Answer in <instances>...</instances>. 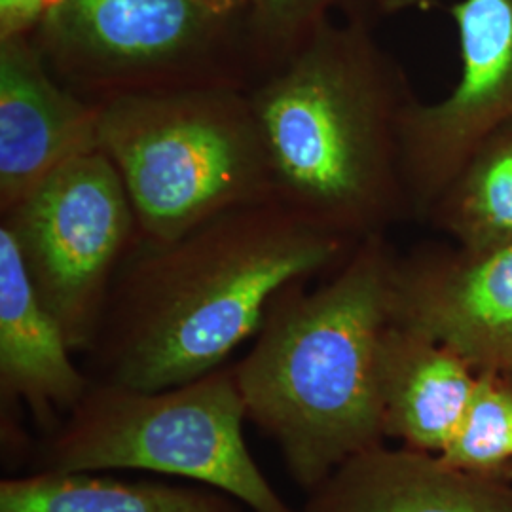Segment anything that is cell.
Instances as JSON below:
<instances>
[{
    "label": "cell",
    "instance_id": "cell-4",
    "mask_svg": "<svg viewBox=\"0 0 512 512\" xmlns=\"http://www.w3.org/2000/svg\"><path fill=\"white\" fill-rule=\"evenodd\" d=\"M97 147L118 169L139 234L179 238L226 211L274 202L247 90L139 93L99 105Z\"/></svg>",
    "mask_w": 512,
    "mask_h": 512
},
{
    "label": "cell",
    "instance_id": "cell-3",
    "mask_svg": "<svg viewBox=\"0 0 512 512\" xmlns=\"http://www.w3.org/2000/svg\"><path fill=\"white\" fill-rule=\"evenodd\" d=\"M395 258L387 236H374L319 287L287 285L234 363L247 420L308 494L385 439L382 351Z\"/></svg>",
    "mask_w": 512,
    "mask_h": 512
},
{
    "label": "cell",
    "instance_id": "cell-11",
    "mask_svg": "<svg viewBox=\"0 0 512 512\" xmlns=\"http://www.w3.org/2000/svg\"><path fill=\"white\" fill-rule=\"evenodd\" d=\"M54 315L42 304L10 230L0 224V412L2 429L21 427L27 408L48 437L92 387L73 361Z\"/></svg>",
    "mask_w": 512,
    "mask_h": 512
},
{
    "label": "cell",
    "instance_id": "cell-8",
    "mask_svg": "<svg viewBox=\"0 0 512 512\" xmlns=\"http://www.w3.org/2000/svg\"><path fill=\"white\" fill-rule=\"evenodd\" d=\"M461 71L442 101L414 103L403 124V175L412 220L427 217L475 148L512 120V0H458Z\"/></svg>",
    "mask_w": 512,
    "mask_h": 512
},
{
    "label": "cell",
    "instance_id": "cell-13",
    "mask_svg": "<svg viewBox=\"0 0 512 512\" xmlns=\"http://www.w3.org/2000/svg\"><path fill=\"white\" fill-rule=\"evenodd\" d=\"M476 376L452 349L391 323L382 351L385 437L440 456L465 416Z\"/></svg>",
    "mask_w": 512,
    "mask_h": 512
},
{
    "label": "cell",
    "instance_id": "cell-6",
    "mask_svg": "<svg viewBox=\"0 0 512 512\" xmlns=\"http://www.w3.org/2000/svg\"><path fill=\"white\" fill-rule=\"evenodd\" d=\"M38 50L55 78L103 105L139 93L249 90L255 57L234 27L249 0H44Z\"/></svg>",
    "mask_w": 512,
    "mask_h": 512
},
{
    "label": "cell",
    "instance_id": "cell-16",
    "mask_svg": "<svg viewBox=\"0 0 512 512\" xmlns=\"http://www.w3.org/2000/svg\"><path fill=\"white\" fill-rule=\"evenodd\" d=\"M439 458L482 475H495L512 463L511 374L478 372L465 416Z\"/></svg>",
    "mask_w": 512,
    "mask_h": 512
},
{
    "label": "cell",
    "instance_id": "cell-2",
    "mask_svg": "<svg viewBox=\"0 0 512 512\" xmlns=\"http://www.w3.org/2000/svg\"><path fill=\"white\" fill-rule=\"evenodd\" d=\"M247 93L274 202L296 219L353 243L412 220L403 124L418 97L363 23L325 21Z\"/></svg>",
    "mask_w": 512,
    "mask_h": 512
},
{
    "label": "cell",
    "instance_id": "cell-10",
    "mask_svg": "<svg viewBox=\"0 0 512 512\" xmlns=\"http://www.w3.org/2000/svg\"><path fill=\"white\" fill-rule=\"evenodd\" d=\"M99 105L61 84L29 35L0 40V215L97 150Z\"/></svg>",
    "mask_w": 512,
    "mask_h": 512
},
{
    "label": "cell",
    "instance_id": "cell-7",
    "mask_svg": "<svg viewBox=\"0 0 512 512\" xmlns=\"http://www.w3.org/2000/svg\"><path fill=\"white\" fill-rule=\"evenodd\" d=\"M0 224L73 353H86L114 277L141 236L118 169L101 148L82 154L0 215Z\"/></svg>",
    "mask_w": 512,
    "mask_h": 512
},
{
    "label": "cell",
    "instance_id": "cell-15",
    "mask_svg": "<svg viewBox=\"0 0 512 512\" xmlns=\"http://www.w3.org/2000/svg\"><path fill=\"white\" fill-rule=\"evenodd\" d=\"M423 224L467 251L512 243V120L475 148Z\"/></svg>",
    "mask_w": 512,
    "mask_h": 512
},
{
    "label": "cell",
    "instance_id": "cell-17",
    "mask_svg": "<svg viewBox=\"0 0 512 512\" xmlns=\"http://www.w3.org/2000/svg\"><path fill=\"white\" fill-rule=\"evenodd\" d=\"M332 4L359 10L361 0H249L258 78L296 52L325 23Z\"/></svg>",
    "mask_w": 512,
    "mask_h": 512
},
{
    "label": "cell",
    "instance_id": "cell-12",
    "mask_svg": "<svg viewBox=\"0 0 512 512\" xmlns=\"http://www.w3.org/2000/svg\"><path fill=\"white\" fill-rule=\"evenodd\" d=\"M300 512H512V486L435 454L378 444L311 490Z\"/></svg>",
    "mask_w": 512,
    "mask_h": 512
},
{
    "label": "cell",
    "instance_id": "cell-18",
    "mask_svg": "<svg viewBox=\"0 0 512 512\" xmlns=\"http://www.w3.org/2000/svg\"><path fill=\"white\" fill-rule=\"evenodd\" d=\"M44 12V0H0V40L31 35Z\"/></svg>",
    "mask_w": 512,
    "mask_h": 512
},
{
    "label": "cell",
    "instance_id": "cell-5",
    "mask_svg": "<svg viewBox=\"0 0 512 512\" xmlns=\"http://www.w3.org/2000/svg\"><path fill=\"white\" fill-rule=\"evenodd\" d=\"M234 365L156 391L95 384L42 437L37 471L139 469L232 495L251 512H300L275 492L245 437Z\"/></svg>",
    "mask_w": 512,
    "mask_h": 512
},
{
    "label": "cell",
    "instance_id": "cell-14",
    "mask_svg": "<svg viewBox=\"0 0 512 512\" xmlns=\"http://www.w3.org/2000/svg\"><path fill=\"white\" fill-rule=\"evenodd\" d=\"M211 486L124 482L84 471H35L0 482V512H243Z\"/></svg>",
    "mask_w": 512,
    "mask_h": 512
},
{
    "label": "cell",
    "instance_id": "cell-1",
    "mask_svg": "<svg viewBox=\"0 0 512 512\" xmlns=\"http://www.w3.org/2000/svg\"><path fill=\"white\" fill-rule=\"evenodd\" d=\"M357 245L277 202L226 211L167 241L139 236L84 370L95 384L143 391L192 382L255 338L287 285L334 272Z\"/></svg>",
    "mask_w": 512,
    "mask_h": 512
},
{
    "label": "cell",
    "instance_id": "cell-9",
    "mask_svg": "<svg viewBox=\"0 0 512 512\" xmlns=\"http://www.w3.org/2000/svg\"><path fill=\"white\" fill-rule=\"evenodd\" d=\"M391 317L476 372L512 376V243L482 251L427 243L397 255Z\"/></svg>",
    "mask_w": 512,
    "mask_h": 512
}]
</instances>
